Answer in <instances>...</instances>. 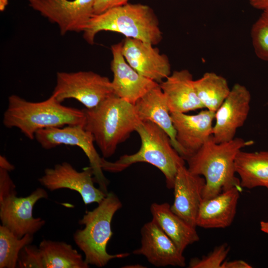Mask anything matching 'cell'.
<instances>
[{"label":"cell","mask_w":268,"mask_h":268,"mask_svg":"<svg viewBox=\"0 0 268 268\" xmlns=\"http://www.w3.org/2000/svg\"><path fill=\"white\" fill-rule=\"evenodd\" d=\"M85 118L83 109L63 105L52 94L40 102L29 101L12 94L8 98L2 123L7 128L18 129L32 140L39 130L66 126H84Z\"/></svg>","instance_id":"cell-2"},{"label":"cell","mask_w":268,"mask_h":268,"mask_svg":"<svg viewBox=\"0 0 268 268\" xmlns=\"http://www.w3.org/2000/svg\"><path fill=\"white\" fill-rule=\"evenodd\" d=\"M195 90L206 109L215 112L229 95L231 89L224 77L213 72L204 73L194 80Z\"/></svg>","instance_id":"cell-24"},{"label":"cell","mask_w":268,"mask_h":268,"mask_svg":"<svg viewBox=\"0 0 268 268\" xmlns=\"http://www.w3.org/2000/svg\"><path fill=\"white\" fill-rule=\"evenodd\" d=\"M266 187L268 189V184L266 185Z\"/></svg>","instance_id":"cell-36"},{"label":"cell","mask_w":268,"mask_h":268,"mask_svg":"<svg viewBox=\"0 0 268 268\" xmlns=\"http://www.w3.org/2000/svg\"><path fill=\"white\" fill-rule=\"evenodd\" d=\"M252 267L247 262L237 260L230 261H224L221 266V268H251Z\"/></svg>","instance_id":"cell-31"},{"label":"cell","mask_w":268,"mask_h":268,"mask_svg":"<svg viewBox=\"0 0 268 268\" xmlns=\"http://www.w3.org/2000/svg\"><path fill=\"white\" fill-rule=\"evenodd\" d=\"M8 172L0 168V201L10 196L17 194L15 185Z\"/></svg>","instance_id":"cell-29"},{"label":"cell","mask_w":268,"mask_h":268,"mask_svg":"<svg viewBox=\"0 0 268 268\" xmlns=\"http://www.w3.org/2000/svg\"><path fill=\"white\" fill-rule=\"evenodd\" d=\"M251 95L246 86L235 84L220 107L215 112L212 138L216 143L235 138L238 129L243 126L250 109Z\"/></svg>","instance_id":"cell-12"},{"label":"cell","mask_w":268,"mask_h":268,"mask_svg":"<svg viewBox=\"0 0 268 268\" xmlns=\"http://www.w3.org/2000/svg\"><path fill=\"white\" fill-rule=\"evenodd\" d=\"M148 42L127 38L122 54L128 63L141 75L160 84L171 73L168 57Z\"/></svg>","instance_id":"cell-15"},{"label":"cell","mask_w":268,"mask_h":268,"mask_svg":"<svg viewBox=\"0 0 268 268\" xmlns=\"http://www.w3.org/2000/svg\"><path fill=\"white\" fill-rule=\"evenodd\" d=\"M240 186L248 189L268 184V151L249 152L240 150L235 160Z\"/></svg>","instance_id":"cell-22"},{"label":"cell","mask_w":268,"mask_h":268,"mask_svg":"<svg viewBox=\"0 0 268 268\" xmlns=\"http://www.w3.org/2000/svg\"><path fill=\"white\" fill-rule=\"evenodd\" d=\"M230 246L227 243L217 246L207 255L201 258H194L191 259L189 268H221L229 252Z\"/></svg>","instance_id":"cell-27"},{"label":"cell","mask_w":268,"mask_h":268,"mask_svg":"<svg viewBox=\"0 0 268 268\" xmlns=\"http://www.w3.org/2000/svg\"><path fill=\"white\" fill-rule=\"evenodd\" d=\"M39 248L44 268H89V265L82 255L66 242L44 239Z\"/></svg>","instance_id":"cell-23"},{"label":"cell","mask_w":268,"mask_h":268,"mask_svg":"<svg viewBox=\"0 0 268 268\" xmlns=\"http://www.w3.org/2000/svg\"><path fill=\"white\" fill-rule=\"evenodd\" d=\"M135 132L141 141L139 150L132 154L124 155L115 162L108 161L102 157L103 170L117 173L136 163H147L163 173L167 188L173 189L179 168L185 165V159L174 148L168 135L155 124L141 122Z\"/></svg>","instance_id":"cell-5"},{"label":"cell","mask_w":268,"mask_h":268,"mask_svg":"<svg viewBox=\"0 0 268 268\" xmlns=\"http://www.w3.org/2000/svg\"><path fill=\"white\" fill-rule=\"evenodd\" d=\"M90 167L79 172L69 163L64 162L55 165L53 168L45 169L38 181L51 192L61 189L75 191L81 196L86 205L93 202L99 203L107 194L95 187Z\"/></svg>","instance_id":"cell-11"},{"label":"cell","mask_w":268,"mask_h":268,"mask_svg":"<svg viewBox=\"0 0 268 268\" xmlns=\"http://www.w3.org/2000/svg\"><path fill=\"white\" fill-rule=\"evenodd\" d=\"M253 143L240 137L216 143L211 135L187 160L189 171L205 179L203 199L214 197L233 187H241L240 179L235 176V158L243 148Z\"/></svg>","instance_id":"cell-1"},{"label":"cell","mask_w":268,"mask_h":268,"mask_svg":"<svg viewBox=\"0 0 268 268\" xmlns=\"http://www.w3.org/2000/svg\"><path fill=\"white\" fill-rule=\"evenodd\" d=\"M103 31L117 32L153 45L159 44L163 37L154 10L141 3L128 2L93 14L82 32L83 37L87 43L93 45L96 35Z\"/></svg>","instance_id":"cell-4"},{"label":"cell","mask_w":268,"mask_h":268,"mask_svg":"<svg viewBox=\"0 0 268 268\" xmlns=\"http://www.w3.org/2000/svg\"><path fill=\"white\" fill-rule=\"evenodd\" d=\"M33 235L18 238L2 225H0V268L17 267L19 255L26 245L31 244Z\"/></svg>","instance_id":"cell-25"},{"label":"cell","mask_w":268,"mask_h":268,"mask_svg":"<svg viewBox=\"0 0 268 268\" xmlns=\"http://www.w3.org/2000/svg\"><path fill=\"white\" fill-rule=\"evenodd\" d=\"M260 229L262 232L268 235V221H261Z\"/></svg>","instance_id":"cell-34"},{"label":"cell","mask_w":268,"mask_h":268,"mask_svg":"<svg viewBox=\"0 0 268 268\" xmlns=\"http://www.w3.org/2000/svg\"><path fill=\"white\" fill-rule=\"evenodd\" d=\"M123 42L111 46L112 60L111 81L114 94L134 105L135 102L159 83L138 73L126 61L122 52Z\"/></svg>","instance_id":"cell-16"},{"label":"cell","mask_w":268,"mask_h":268,"mask_svg":"<svg viewBox=\"0 0 268 268\" xmlns=\"http://www.w3.org/2000/svg\"><path fill=\"white\" fill-rule=\"evenodd\" d=\"M152 219L182 252L200 237L194 227L172 211L167 202L152 203L150 207Z\"/></svg>","instance_id":"cell-21"},{"label":"cell","mask_w":268,"mask_h":268,"mask_svg":"<svg viewBox=\"0 0 268 268\" xmlns=\"http://www.w3.org/2000/svg\"><path fill=\"white\" fill-rule=\"evenodd\" d=\"M33 9L52 23L60 34L83 32L94 14L96 0H27Z\"/></svg>","instance_id":"cell-9"},{"label":"cell","mask_w":268,"mask_h":268,"mask_svg":"<svg viewBox=\"0 0 268 268\" xmlns=\"http://www.w3.org/2000/svg\"><path fill=\"white\" fill-rule=\"evenodd\" d=\"M254 8L264 10L268 8V0H248Z\"/></svg>","instance_id":"cell-32"},{"label":"cell","mask_w":268,"mask_h":268,"mask_svg":"<svg viewBox=\"0 0 268 268\" xmlns=\"http://www.w3.org/2000/svg\"><path fill=\"white\" fill-rule=\"evenodd\" d=\"M251 36L257 56L262 60L268 61V8L263 10L253 25Z\"/></svg>","instance_id":"cell-26"},{"label":"cell","mask_w":268,"mask_h":268,"mask_svg":"<svg viewBox=\"0 0 268 268\" xmlns=\"http://www.w3.org/2000/svg\"><path fill=\"white\" fill-rule=\"evenodd\" d=\"M205 185L204 177L192 173L185 165L179 168L173 188L174 199L171 209L187 223L196 227L197 216L203 200Z\"/></svg>","instance_id":"cell-17"},{"label":"cell","mask_w":268,"mask_h":268,"mask_svg":"<svg viewBox=\"0 0 268 268\" xmlns=\"http://www.w3.org/2000/svg\"><path fill=\"white\" fill-rule=\"evenodd\" d=\"M83 110L84 129L92 134L104 158L114 154L118 146L135 131L141 122L134 105L115 94L97 107Z\"/></svg>","instance_id":"cell-3"},{"label":"cell","mask_w":268,"mask_h":268,"mask_svg":"<svg viewBox=\"0 0 268 268\" xmlns=\"http://www.w3.org/2000/svg\"><path fill=\"white\" fill-rule=\"evenodd\" d=\"M194 80L187 69L175 70L159 84L170 113H183L204 108L197 94Z\"/></svg>","instance_id":"cell-19"},{"label":"cell","mask_w":268,"mask_h":268,"mask_svg":"<svg viewBox=\"0 0 268 268\" xmlns=\"http://www.w3.org/2000/svg\"><path fill=\"white\" fill-rule=\"evenodd\" d=\"M240 188L233 187L214 197L203 199L198 212L196 226L205 229L230 226L236 215Z\"/></svg>","instance_id":"cell-18"},{"label":"cell","mask_w":268,"mask_h":268,"mask_svg":"<svg viewBox=\"0 0 268 268\" xmlns=\"http://www.w3.org/2000/svg\"><path fill=\"white\" fill-rule=\"evenodd\" d=\"M35 138L45 149H51L61 144L79 147L88 159L94 182L98 184L100 190L106 194L108 193L109 181L103 173L102 157L100 156L94 146L93 135L83 126H66L41 129L35 133Z\"/></svg>","instance_id":"cell-8"},{"label":"cell","mask_w":268,"mask_h":268,"mask_svg":"<svg viewBox=\"0 0 268 268\" xmlns=\"http://www.w3.org/2000/svg\"><path fill=\"white\" fill-rule=\"evenodd\" d=\"M8 4V0H0V11H3Z\"/></svg>","instance_id":"cell-35"},{"label":"cell","mask_w":268,"mask_h":268,"mask_svg":"<svg viewBox=\"0 0 268 268\" xmlns=\"http://www.w3.org/2000/svg\"><path fill=\"white\" fill-rule=\"evenodd\" d=\"M113 94L109 78L92 71L58 72L52 93L61 103L66 99H74L88 109L97 107Z\"/></svg>","instance_id":"cell-7"},{"label":"cell","mask_w":268,"mask_h":268,"mask_svg":"<svg viewBox=\"0 0 268 268\" xmlns=\"http://www.w3.org/2000/svg\"><path fill=\"white\" fill-rule=\"evenodd\" d=\"M141 245L133 251L134 255L144 256L157 267L186 266L185 258L173 241L153 219L141 227Z\"/></svg>","instance_id":"cell-14"},{"label":"cell","mask_w":268,"mask_h":268,"mask_svg":"<svg viewBox=\"0 0 268 268\" xmlns=\"http://www.w3.org/2000/svg\"><path fill=\"white\" fill-rule=\"evenodd\" d=\"M122 207L118 196L110 192L96 208L86 211L79 220V223L84 227L75 231L73 240L89 265L102 268L111 260L129 256L128 253L111 255L107 252V244L113 235L112 220Z\"/></svg>","instance_id":"cell-6"},{"label":"cell","mask_w":268,"mask_h":268,"mask_svg":"<svg viewBox=\"0 0 268 268\" xmlns=\"http://www.w3.org/2000/svg\"><path fill=\"white\" fill-rule=\"evenodd\" d=\"M48 198L47 191L38 188L25 197H17L16 195H13L0 201L1 225L19 238L26 234L34 235L46 223L42 218L33 216L34 206L40 200Z\"/></svg>","instance_id":"cell-10"},{"label":"cell","mask_w":268,"mask_h":268,"mask_svg":"<svg viewBox=\"0 0 268 268\" xmlns=\"http://www.w3.org/2000/svg\"><path fill=\"white\" fill-rule=\"evenodd\" d=\"M17 267L44 268L42 257L39 247L31 244L25 246L19 253Z\"/></svg>","instance_id":"cell-28"},{"label":"cell","mask_w":268,"mask_h":268,"mask_svg":"<svg viewBox=\"0 0 268 268\" xmlns=\"http://www.w3.org/2000/svg\"><path fill=\"white\" fill-rule=\"evenodd\" d=\"M0 168L3 169L8 172L13 171L14 166L11 164L7 159L3 156H0Z\"/></svg>","instance_id":"cell-33"},{"label":"cell","mask_w":268,"mask_h":268,"mask_svg":"<svg viewBox=\"0 0 268 268\" xmlns=\"http://www.w3.org/2000/svg\"><path fill=\"white\" fill-rule=\"evenodd\" d=\"M134 106L140 120L151 122L161 128L168 135L173 146L179 153L171 113L159 85L140 98Z\"/></svg>","instance_id":"cell-20"},{"label":"cell","mask_w":268,"mask_h":268,"mask_svg":"<svg viewBox=\"0 0 268 268\" xmlns=\"http://www.w3.org/2000/svg\"><path fill=\"white\" fill-rule=\"evenodd\" d=\"M179 153L187 160L212 134L215 112L207 109L195 115L171 113Z\"/></svg>","instance_id":"cell-13"},{"label":"cell","mask_w":268,"mask_h":268,"mask_svg":"<svg viewBox=\"0 0 268 268\" xmlns=\"http://www.w3.org/2000/svg\"><path fill=\"white\" fill-rule=\"evenodd\" d=\"M129 0H96L94 5V14H98L118 6L128 3Z\"/></svg>","instance_id":"cell-30"}]
</instances>
